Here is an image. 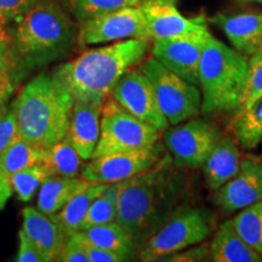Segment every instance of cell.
I'll list each match as a JSON object with an SVG mask.
<instances>
[{"mask_svg": "<svg viewBox=\"0 0 262 262\" xmlns=\"http://www.w3.org/2000/svg\"><path fill=\"white\" fill-rule=\"evenodd\" d=\"M210 35V32L205 31L182 37L157 39L153 40V57L182 79L198 85L202 52Z\"/></svg>", "mask_w": 262, "mask_h": 262, "instance_id": "4fadbf2b", "label": "cell"}, {"mask_svg": "<svg viewBox=\"0 0 262 262\" xmlns=\"http://www.w3.org/2000/svg\"><path fill=\"white\" fill-rule=\"evenodd\" d=\"M108 185L110 183L88 182L66 203L60 211L52 215L68 238L79 231L80 224L89 211L90 205Z\"/></svg>", "mask_w": 262, "mask_h": 262, "instance_id": "44dd1931", "label": "cell"}, {"mask_svg": "<svg viewBox=\"0 0 262 262\" xmlns=\"http://www.w3.org/2000/svg\"><path fill=\"white\" fill-rule=\"evenodd\" d=\"M260 100H262V54L249 57L248 80L241 110L253 107Z\"/></svg>", "mask_w": 262, "mask_h": 262, "instance_id": "4dcf8cb0", "label": "cell"}, {"mask_svg": "<svg viewBox=\"0 0 262 262\" xmlns=\"http://www.w3.org/2000/svg\"><path fill=\"white\" fill-rule=\"evenodd\" d=\"M209 257V247H195L187 248L173 253L169 256L164 257L162 261L170 262H198L204 261Z\"/></svg>", "mask_w": 262, "mask_h": 262, "instance_id": "8d00e7d4", "label": "cell"}, {"mask_svg": "<svg viewBox=\"0 0 262 262\" xmlns=\"http://www.w3.org/2000/svg\"><path fill=\"white\" fill-rule=\"evenodd\" d=\"M45 155L47 149L21 137L0 156V176L9 180L14 173L44 162Z\"/></svg>", "mask_w": 262, "mask_h": 262, "instance_id": "cb8c5ba5", "label": "cell"}, {"mask_svg": "<svg viewBox=\"0 0 262 262\" xmlns=\"http://www.w3.org/2000/svg\"><path fill=\"white\" fill-rule=\"evenodd\" d=\"M146 22L149 40L194 34L209 31L203 16L185 17L176 0H140L137 4Z\"/></svg>", "mask_w": 262, "mask_h": 262, "instance_id": "5bb4252c", "label": "cell"}, {"mask_svg": "<svg viewBox=\"0 0 262 262\" xmlns=\"http://www.w3.org/2000/svg\"><path fill=\"white\" fill-rule=\"evenodd\" d=\"M123 181L110 183L108 187L90 205L89 211L80 224L79 231L93 226L116 221L118 210V194Z\"/></svg>", "mask_w": 262, "mask_h": 262, "instance_id": "4316f807", "label": "cell"}, {"mask_svg": "<svg viewBox=\"0 0 262 262\" xmlns=\"http://www.w3.org/2000/svg\"><path fill=\"white\" fill-rule=\"evenodd\" d=\"M89 181L84 180L81 176L51 175L42 183L39 191L38 210L47 215L56 214Z\"/></svg>", "mask_w": 262, "mask_h": 262, "instance_id": "7402d4cb", "label": "cell"}, {"mask_svg": "<svg viewBox=\"0 0 262 262\" xmlns=\"http://www.w3.org/2000/svg\"><path fill=\"white\" fill-rule=\"evenodd\" d=\"M15 91L14 67L0 71V113L9 107V100Z\"/></svg>", "mask_w": 262, "mask_h": 262, "instance_id": "74e56055", "label": "cell"}, {"mask_svg": "<svg viewBox=\"0 0 262 262\" xmlns=\"http://www.w3.org/2000/svg\"><path fill=\"white\" fill-rule=\"evenodd\" d=\"M58 261L62 262H90L89 256L85 251L84 243L79 237V234L74 233L71 235L66 242L63 249H62Z\"/></svg>", "mask_w": 262, "mask_h": 262, "instance_id": "836d02e7", "label": "cell"}, {"mask_svg": "<svg viewBox=\"0 0 262 262\" xmlns=\"http://www.w3.org/2000/svg\"><path fill=\"white\" fill-rule=\"evenodd\" d=\"M234 137L244 149H255L262 142V100L242 110L234 122Z\"/></svg>", "mask_w": 262, "mask_h": 262, "instance_id": "484cf974", "label": "cell"}, {"mask_svg": "<svg viewBox=\"0 0 262 262\" xmlns=\"http://www.w3.org/2000/svg\"><path fill=\"white\" fill-rule=\"evenodd\" d=\"M149 40L124 39L114 44L84 51L58 66L52 74L77 101L103 104L118 80L146 56Z\"/></svg>", "mask_w": 262, "mask_h": 262, "instance_id": "6da1fadb", "label": "cell"}, {"mask_svg": "<svg viewBox=\"0 0 262 262\" xmlns=\"http://www.w3.org/2000/svg\"><path fill=\"white\" fill-rule=\"evenodd\" d=\"M227 37L233 49L247 57L262 54L261 14H217L209 19Z\"/></svg>", "mask_w": 262, "mask_h": 262, "instance_id": "2e32d148", "label": "cell"}, {"mask_svg": "<svg viewBox=\"0 0 262 262\" xmlns=\"http://www.w3.org/2000/svg\"><path fill=\"white\" fill-rule=\"evenodd\" d=\"M249 58L210 35L203 49L198 71L204 114L241 108L248 80Z\"/></svg>", "mask_w": 262, "mask_h": 262, "instance_id": "5b68a950", "label": "cell"}, {"mask_svg": "<svg viewBox=\"0 0 262 262\" xmlns=\"http://www.w3.org/2000/svg\"><path fill=\"white\" fill-rule=\"evenodd\" d=\"M175 126V125H173ZM163 140L173 162L182 168H202L222 134L210 122L203 119L186 120L172 129L163 131Z\"/></svg>", "mask_w": 262, "mask_h": 262, "instance_id": "9c48e42d", "label": "cell"}, {"mask_svg": "<svg viewBox=\"0 0 262 262\" xmlns=\"http://www.w3.org/2000/svg\"><path fill=\"white\" fill-rule=\"evenodd\" d=\"M21 137L48 149L66 137L74 97L54 74L33 78L11 104Z\"/></svg>", "mask_w": 262, "mask_h": 262, "instance_id": "3957f363", "label": "cell"}, {"mask_svg": "<svg viewBox=\"0 0 262 262\" xmlns=\"http://www.w3.org/2000/svg\"><path fill=\"white\" fill-rule=\"evenodd\" d=\"M78 233L88 243L116 251L125 256L127 260L136 253V244L133 235L117 221L93 226L83 231H78Z\"/></svg>", "mask_w": 262, "mask_h": 262, "instance_id": "603a6c76", "label": "cell"}, {"mask_svg": "<svg viewBox=\"0 0 262 262\" xmlns=\"http://www.w3.org/2000/svg\"><path fill=\"white\" fill-rule=\"evenodd\" d=\"M262 199V160L242 159L241 169L234 178L216 189L215 205L232 214Z\"/></svg>", "mask_w": 262, "mask_h": 262, "instance_id": "9a60e30c", "label": "cell"}, {"mask_svg": "<svg viewBox=\"0 0 262 262\" xmlns=\"http://www.w3.org/2000/svg\"><path fill=\"white\" fill-rule=\"evenodd\" d=\"M149 40L146 22L139 6H127L80 22L78 40L83 45L103 44L124 39Z\"/></svg>", "mask_w": 262, "mask_h": 262, "instance_id": "8fae6325", "label": "cell"}, {"mask_svg": "<svg viewBox=\"0 0 262 262\" xmlns=\"http://www.w3.org/2000/svg\"><path fill=\"white\" fill-rule=\"evenodd\" d=\"M180 191V180L169 158L120 185L116 221L135 241L136 248L164 221Z\"/></svg>", "mask_w": 262, "mask_h": 262, "instance_id": "7a4b0ae2", "label": "cell"}, {"mask_svg": "<svg viewBox=\"0 0 262 262\" xmlns=\"http://www.w3.org/2000/svg\"><path fill=\"white\" fill-rule=\"evenodd\" d=\"M22 229L34 242L45 260L58 261L68 237L52 215H47L33 208L22 210Z\"/></svg>", "mask_w": 262, "mask_h": 262, "instance_id": "ac0fdd59", "label": "cell"}, {"mask_svg": "<svg viewBox=\"0 0 262 262\" xmlns=\"http://www.w3.org/2000/svg\"><path fill=\"white\" fill-rule=\"evenodd\" d=\"M79 234V233H78ZM80 237V235H79ZM84 243L85 251H86L88 256H89L90 262H122L127 261V258L123 255L116 253V251L108 250V249L97 247L91 243H88L84 239H81Z\"/></svg>", "mask_w": 262, "mask_h": 262, "instance_id": "d590c367", "label": "cell"}, {"mask_svg": "<svg viewBox=\"0 0 262 262\" xmlns=\"http://www.w3.org/2000/svg\"><path fill=\"white\" fill-rule=\"evenodd\" d=\"M247 2H251V0H247ZM253 2H258V3H262V0H253Z\"/></svg>", "mask_w": 262, "mask_h": 262, "instance_id": "b9f144b4", "label": "cell"}, {"mask_svg": "<svg viewBox=\"0 0 262 262\" xmlns=\"http://www.w3.org/2000/svg\"><path fill=\"white\" fill-rule=\"evenodd\" d=\"M162 159V149L157 143L149 148L91 158L81 168L80 176L94 183L120 182L153 168Z\"/></svg>", "mask_w": 262, "mask_h": 262, "instance_id": "30bf717a", "label": "cell"}, {"mask_svg": "<svg viewBox=\"0 0 262 262\" xmlns=\"http://www.w3.org/2000/svg\"><path fill=\"white\" fill-rule=\"evenodd\" d=\"M19 238V247L18 254L16 257V261L18 262H47L44 255L40 253V250L34 244V242L29 238V235L26 233L24 229H19L18 232Z\"/></svg>", "mask_w": 262, "mask_h": 262, "instance_id": "e575fe53", "label": "cell"}, {"mask_svg": "<svg viewBox=\"0 0 262 262\" xmlns=\"http://www.w3.org/2000/svg\"><path fill=\"white\" fill-rule=\"evenodd\" d=\"M209 257L214 262H262V255L245 243L232 220L225 221L215 232Z\"/></svg>", "mask_w": 262, "mask_h": 262, "instance_id": "ffe728a7", "label": "cell"}, {"mask_svg": "<svg viewBox=\"0 0 262 262\" xmlns=\"http://www.w3.org/2000/svg\"><path fill=\"white\" fill-rule=\"evenodd\" d=\"M9 67H15V58L12 56L10 45L0 44V71Z\"/></svg>", "mask_w": 262, "mask_h": 262, "instance_id": "f35d334b", "label": "cell"}, {"mask_svg": "<svg viewBox=\"0 0 262 262\" xmlns=\"http://www.w3.org/2000/svg\"><path fill=\"white\" fill-rule=\"evenodd\" d=\"M241 164L242 156L237 139L229 135L221 137L202 166L206 186L215 192L237 175Z\"/></svg>", "mask_w": 262, "mask_h": 262, "instance_id": "d6986e66", "label": "cell"}, {"mask_svg": "<svg viewBox=\"0 0 262 262\" xmlns=\"http://www.w3.org/2000/svg\"><path fill=\"white\" fill-rule=\"evenodd\" d=\"M214 231L210 210L201 206L171 211L137 249L142 261H162L183 249L194 247Z\"/></svg>", "mask_w": 262, "mask_h": 262, "instance_id": "8992f818", "label": "cell"}, {"mask_svg": "<svg viewBox=\"0 0 262 262\" xmlns=\"http://www.w3.org/2000/svg\"><path fill=\"white\" fill-rule=\"evenodd\" d=\"M12 56L27 67L63 57L77 41V28L56 0H38L10 33Z\"/></svg>", "mask_w": 262, "mask_h": 262, "instance_id": "277c9868", "label": "cell"}, {"mask_svg": "<svg viewBox=\"0 0 262 262\" xmlns=\"http://www.w3.org/2000/svg\"><path fill=\"white\" fill-rule=\"evenodd\" d=\"M50 176L51 173L48 166L44 163H39L14 173L9 179V181L19 201L29 202L35 191L41 187L42 183Z\"/></svg>", "mask_w": 262, "mask_h": 262, "instance_id": "f546056e", "label": "cell"}, {"mask_svg": "<svg viewBox=\"0 0 262 262\" xmlns=\"http://www.w3.org/2000/svg\"><path fill=\"white\" fill-rule=\"evenodd\" d=\"M12 191L14 189H12L11 185H10L9 180L0 176V210L4 208L8 199L12 195Z\"/></svg>", "mask_w": 262, "mask_h": 262, "instance_id": "ab89813d", "label": "cell"}, {"mask_svg": "<svg viewBox=\"0 0 262 262\" xmlns=\"http://www.w3.org/2000/svg\"><path fill=\"white\" fill-rule=\"evenodd\" d=\"M11 41V35L8 29V24L0 16V44L2 45H10Z\"/></svg>", "mask_w": 262, "mask_h": 262, "instance_id": "60d3db41", "label": "cell"}, {"mask_svg": "<svg viewBox=\"0 0 262 262\" xmlns=\"http://www.w3.org/2000/svg\"><path fill=\"white\" fill-rule=\"evenodd\" d=\"M38 0H0V16L6 24H15L35 5Z\"/></svg>", "mask_w": 262, "mask_h": 262, "instance_id": "d6a6232c", "label": "cell"}, {"mask_svg": "<svg viewBox=\"0 0 262 262\" xmlns=\"http://www.w3.org/2000/svg\"><path fill=\"white\" fill-rule=\"evenodd\" d=\"M140 70L155 88L159 106L170 125H178L201 113L202 93L196 85L169 71L153 56L147 58Z\"/></svg>", "mask_w": 262, "mask_h": 262, "instance_id": "ba28073f", "label": "cell"}, {"mask_svg": "<svg viewBox=\"0 0 262 262\" xmlns=\"http://www.w3.org/2000/svg\"><path fill=\"white\" fill-rule=\"evenodd\" d=\"M103 104L74 100L67 137L83 160L93 158L100 137L101 114Z\"/></svg>", "mask_w": 262, "mask_h": 262, "instance_id": "e0dca14e", "label": "cell"}, {"mask_svg": "<svg viewBox=\"0 0 262 262\" xmlns=\"http://www.w3.org/2000/svg\"><path fill=\"white\" fill-rule=\"evenodd\" d=\"M81 157L67 135L47 149L44 163L51 175L78 176L80 172Z\"/></svg>", "mask_w": 262, "mask_h": 262, "instance_id": "d4e9b609", "label": "cell"}, {"mask_svg": "<svg viewBox=\"0 0 262 262\" xmlns=\"http://www.w3.org/2000/svg\"><path fill=\"white\" fill-rule=\"evenodd\" d=\"M111 97L133 116L160 131L170 125L159 106L155 88L141 70L127 71L113 88Z\"/></svg>", "mask_w": 262, "mask_h": 262, "instance_id": "7c38bea8", "label": "cell"}, {"mask_svg": "<svg viewBox=\"0 0 262 262\" xmlns=\"http://www.w3.org/2000/svg\"><path fill=\"white\" fill-rule=\"evenodd\" d=\"M232 224L245 243L262 255V199L242 209Z\"/></svg>", "mask_w": 262, "mask_h": 262, "instance_id": "83f0119b", "label": "cell"}, {"mask_svg": "<svg viewBox=\"0 0 262 262\" xmlns=\"http://www.w3.org/2000/svg\"><path fill=\"white\" fill-rule=\"evenodd\" d=\"M18 139H21V133L17 117L14 107L9 106L0 113V156Z\"/></svg>", "mask_w": 262, "mask_h": 262, "instance_id": "1f68e13d", "label": "cell"}, {"mask_svg": "<svg viewBox=\"0 0 262 262\" xmlns=\"http://www.w3.org/2000/svg\"><path fill=\"white\" fill-rule=\"evenodd\" d=\"M62 3L74 17L81 22L127 6H136L140 0H62Z\"/></svg>", "mask_w": 262, "mask_h": 262, "instance_id": "f1b7e54d", "label": "cell"}, {"mask_svg": "<svg viewBox=\"0 0 262 262\" xmlns=\"http://www.w3.org/2000/svg\"><path fill=\"white\" fill-rule=\"evenodd\" d=\"M162 131L127 112L113 97L102 106L100 137L93 158L153 147L158 143Z\"/></svg>", "mask_w": 262, "mask_h": 262, "instance_id": "52a82bcc", "label": "cell"}]
</instances>
